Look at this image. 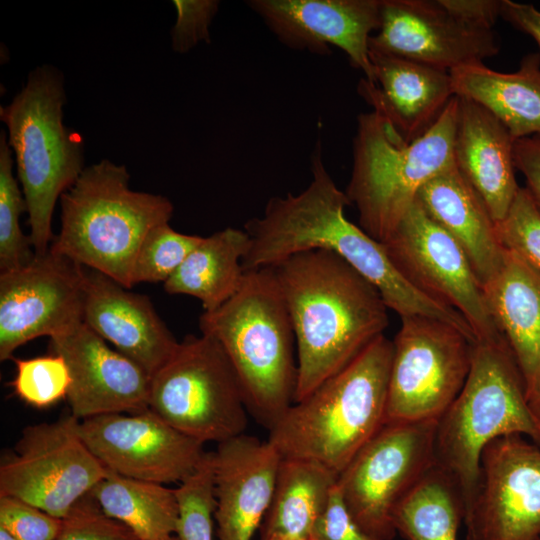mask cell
Masks as SVG:
<instances>
[{
	"mask_svg": "<svg viewBox=\"0 0 540 540\" xmlns=\"http://www.w3.org/2000/svg\"><path fill=\"white\" fill-rule=\"evenodd\" d=\"M373 82L358 93L385 116L407 142L423 136L456 96L450 72L369 49Z\"/></svg>",
	"mask_w": 540,
	"mask_h": 540,
	"instance_id": "obj_21",
	"label": "cell"
},
{
	"mask_svg": "<svg viewBox=\"0 0 540 540\" xmlns=\"http://www.w3.org/2000/svg\"><path fill=\"white\" fill-rule=\"evenodd\" d=\"M0 527L17 540H56L62 519L16 497L0 495Z\"/></svg>",
	"mask_w": 540,
	"mask_h": 540,
	"instance_id": "obj_36",
	"label": "cell"
},
{
	"mask_svg": "<svg viewBox=\"0 0 540 540\" xmlns=\"http://www.w3.org/2000/svg\"><path fill=\"white\" fill-rule=\"evenodd\" d=\"M64 103L60 72L44 65L30 72L10 104L0 107L26 201L29 238L37 255L46 253L54 238L51 223L58 198L85 169L81 140L63 123Z\"/></svg>",
	"mask_w": 540,
	"mask_h": 540,
	"instance_id": "obj_7",
	"label": "cell"
},
{
	"mask_svg": "<svg viewBox=\"0 0 540 540\" xmlns=\"http://www.w3.org/2000/svg\"><path fill=\"white\" fill-rule=\"evenodd\" d=\"M466 540H537L540 536V446L521 435L482 452L477 496L464 520Z\"/></svg>",
	"mask_w": 540,
	"mask_h": 540,
	"instance_id": "obj_14",
	"label": "cell"
},
{
	"mask_svg": "<svg viewBox=\"0 0 540 540\" xmlns=\"http://www.w3.org/2000/svg\"><path fill=\"white\" fill-rule=\"evenodd\" d=\"M50 349L64 358L71 384L67 401L78 420L149 408L150 376L84 322L50 338Z\"/></svg>",
	"mask_w": 540,
	"mask_h": 540,
	"instance_id": "obj_18",
	"label": "cell"
},
{
	"mask_svg": "<svg viewBox=\"0 0 540 540\" xmlns=\"http://www.w3.org/2000/svg\"><path fill=\"white\" fill-rule=\"evenodd\" d=\"M214 482L218 540H251L270 506L282 457L245 433L217 444Z\"/></svg>",
	"mask_w": 540,
	"mask_h": 540,
	"instance_id": "obj_19",
	"label": "cell"
},
{
	"mask_svg": "<svg viewBox=\"0 0 540 540\" xmlns=\"http://www.w3.org/2000/svg\"><path fill=\"white\" fill-rule=\"evenodd\" d=\"M493 29L467 23L438 0H382L381 23L369 49L450 72L496 55Z\"/></svg>",
	"mask_w": 540,
	"mask_h": 540,
	"instance_id": "obj_16",
	"label": "cell"
},
{
	"mask_svg": "<svg viewBox=\"0 0 540 540\" xmlns=\"http://www.w3.org/2000/svg\"><path fill=\"white\" fill-rule=\"evenodd\" d=\"M514 141L488 110L457 96L454 163L496 224L507 215L520 189L515 177Z\"/></svg>",
	"mask_w": 540,
	"mask_h": 540,
	"instance_id": "obj_22",
	"label": "cell"
},
{
	"mask_svg": "<svg viewBox=\"0 0 540 540\" xmlns=\"http://www.w3.org/2000/svg\"><path fill=\"white\" fill-rule=\"evenodd\" d=\"M459 19L481 27L493 29L501 17L502 0H438Z\"/></svg>",
	"mask_w": 540,
	"mask_h": 540,
	"instance_id": "obj_40",
	"label": "cell"
},
{
	"mask_svg": "<svg viewBox=\"0 0 540 540\" xmlns=\"http://www.w3.org/2000/svg\"><path fill=\"white\" fill-rule=\"evenodd\" d=\"M180 540H213L216 508L214 453L206 452L197 468L175 488Z\"/></svg>",
	"mask_w": 540,
	"mask_h": 540,
	"instance_id": "obj_31",
	"label": "cell"
},
{
	"mask_svg": "<svg viewBox=\"0 0 540 540\" xmlns=\"http://www.w3.org/2000/svg\"><path fill=\"white\" fill-rule=\"evenodd\" d=\"M501 18L532 37L540 51V10L532 4L502 0Z\"/></svg>",
	"mask_w": 540,
	"mask_h": 540,
	"instance_id": "obj_41",
	"label": "cell"
},
{
	"mask_svg": "<svg viewBox=\"0 0 540 540\" xmlns=\"http://www.w3.org/2000/svg\"><path fill=\"white\" fill-rule=\"evenodd\" d=\"M510 435L535 438L523 377L504 339L475 341L466 382L437 421L434 448L435 463L460 490L464 520L477 496L483 450Z\"/></svg>",
	"mask_w": 540,
	"mask_h": 540,
	"instance_id": "obj_6",
	"label": "cell"
},
{
	"mask_svg": "<svg viewBox=\"0 0 540 540\" xmlns=\"http://www.w3.org/2000/svg\"><path fill=\"white\" fill-rule=\"evenodd\" d=\"M177 21L171 31L174 51L185 53L200 41L209 42V25L219 2L214 0H175Z\"/></svg>",
	"mask_w": 540,
	"mask_h": 540,
	"instance_id": "obj_37",
	"label": "cell"
},
{
	"mask_svg": "<svg viewBox=\"0 0 540 540\" xmlns=\"http://www.w3.org/2000/svg\"><path fill=\"white\" fill-rule=\"evenodd\" d=\"M537 540H540V536H539V538Z\"/></svg>",
	"mask_w": 540,
	"mask_h": 540,
	"instance_id": "obj_46",
	"label": "cell"
},
{
	"mask_svg": "<svg viewBox=\"0 0 540 540\" xmlns=\"http://www.w3.org/2000/svg\"><path fill=\"white\" fill-rule=\"evenodd\" d=\"M308 540H383L366 532L347 509L337 487L315 522Z\"/></svg>",
	"mask_w": 540,
	"mask_h": 540,
	"instance_id": "obj_38",
	"label": "cell"
},
{
	"mask_svg": "<svg viewBox=\"0 0 540 540\" xmlns=\"http://www.w3.org/2000/svg\"><path fill=\"white\" fill-rule=\"evenodd\" d=\"M0 540H17V539L13 537L9 532H7L4 528L0 527Z\"/></svg>",
	"mask_w": 540,
	"mask_h": 540,
	"instance_id": "obj_43",
	"label": "cell"
},
{
	"mask_svg": "<svg viewBox=\"0 0 540 540\" xmlns=\"http://www.w3.org/2000/svg\"><path fill=\"white\" fill-rule=\"evenodd\" d=\"M483 291L527 394L540 377V271L506 249L502 266Z\"/></svg>",
	"mask_w": 540,
	"mask_h": 540,
	"instance_id": "obj_24",
	"label": "cell"
},
{
	"mask_svg": "<svg viewBox=\"0 0 540 540\" xmlns=\"http://www.w3.org/2000/svg\"><path fill=\"white\" fill-rule=\"evenodd\" d=\"M56 540H140L123 523L108 517L91 494L62 518Z\"/></svg>",
	"mask_w": 540,
	"mask_h": 540,
	"instance_id": "obj_35",
	"label": "cell"
},
{
	"mask_svg": "<svg viewBox=\"0 0 540 540\" xmlns=\"http://www.w3.org/2000/svg\"><path fill=\"white\" fill-rule=\"evenodd\" d=\"M72 416L27 426L0 464V495L64 518L104 478L107 469L83 442Z\"/></svg>",
	"mask_w": 540,
	"mask_h": 540,
	"instance_id": "obj_11",
	"label": "cell"
},
{
	"mask_svg": "<svg viewBox=\"0 0 540 540\" xmlns=\"http://www.w3.org/2000/svg\"><path fill=\"white\" fill-rule=\"evenodd\" d=\"M266 540H298V539H293V538L284 537V536H272L270 538H267Z\"/></svg>",
	"mask_w": 540,
	"mask_h": 540,
	"instance_id": "obj_44",
	"label": "cell"
},
{
	"mask_svg": "<svg viewBox=\"0 0 540 540\" xmlns=\"http://www.w3.org/2000/svg\"><path fill=\"white\" fill-rule=\"evenodd\" d=\"M496 228L505 249L540 271V212L525 187H520L507 215Z\"/></svg>",
	"mask_w": 540,
	"mask_h": 540,
	"instance_id": "obj_34",
	"label": "cell"
},
{
	"mask_svg": "<svg viewBox=\"0 0 540 540\" xmlns=\"http://www.w3.org/2000/svg\"><path fill=\"white\" fill-rule=\"evenodd\" d=\"M149 409L202 443L244 434L247 407L238 376L210 336L187 335L151 376Z\"/></svg>",
	"mask_w": 540,
	"mask_h": 540,
	"instance_id": "obj_8",
	"label": "cell"
},
{
	"mask_svg": "<svg viewBox=\"0 0 540 540\" xmlns=\"http://www.w3.org/2000/svg\"><path fill=\"white\" fill-rule=\"evenodd\" d=\"M165 540H180L179 537L177 535H173Z\"/></svg>",
	"mask_w": 540,
	"mask_h": 540,
	"instance_id": "obj_45",
	"label": "cell"
},
{
	"mask_svg": "<svg viewBox=\"0 0 540 540\" xmlns=\"http://www.w3.org/2000/svg\"><path fill=\"white\" fill-rule=\"evenodd\" d=\"M90 494L108 517L123 523L140 540H165L176 534L179 506L175 489L107 469Z\"/></svg>",
	"mask_w": 540,
	"mask_h": 540,
	"instance_id": "obj_28",
	"label": "cell"
},
{
	"mask_svg": "<svg viewBox=\"0 0 540 540\" xmlns=\"http://www.w3.org/2000/svg\"><path fill=\"white\" fill-rule=\"evenodd\" d=\"M437 421L385 422L339 474L337 487L354 520L392 540L399 501L435 463Z\"/></svg>",
	"mask_w": 540,
	"mask_h": 540,
	"instance_id": "obj_10",
	"label": "cell"
},
{
	"mask_svg": "<svg viewBox=\"0 0 540 540\" xmlns=\"http://www.w3.org/2000/svg\"><path fill=\"white\" fill-rule=\"evenodd\" d=\"M270 267L295 334V403L384 335L388 307L375 286L334 252L305 250Z\"/></svg>",
	"mask_w": 540,
	"mask_h": 540,
	"instance_id": "obj_1",
	"label": "cell"
},
{
	"mask_svg": "<svg viewBox=\"0 0 540 540\" xmlns=\"http://www.w3.org/2000/svg\"><path fill=\"white\" fill-rule=\"evenodd\" d=\"M85 267L50 248L27 265L0 274V360L41 337L83 323Z\"/></svg>",
	"mask_w": 540,
	"mask_h": 540,
	"instance_id": "obj_13",
	"label": "cell"
},
{
	"mask_svg": "<svg viewBox=\"0 0 540 540\" xmlns=\"http://www.w3.org/2000/svg\"><path fill=\"white\" fill-rule=\"evenodd\" d=\"M83 322L151 376L179 342L150 299L109 276L85 268Z\"/></svg>",
	"mask_w": 540,
	"mask_h": 540,
	"instance_id": "obj_20",
	"label": "cell"
},
{
	"mask_svg": "<svg viewBox=\"0 0 540 540\" xmlns=\"http://www.w3.org/2000/svg\"><path fill=\"white\" fill-rule=\"evenodd\" d=\"M515 167L523 175L526 190L540 212V134L514 141Z\"/></svg>",
	"mask_w": 540,
	"mask_h": 540,
	"instance_id": "obj_39",
	"label": "cell"
},
{
	"mask_svg": "<svg viewBox=\"0 0 540 540\" xmlns=\"http://www.w3.org/2000/svg\"><path fill=\"white\" fill-rule=\"evenodd\" d=\"M529 414L535 430L534 443L540 446V377L526 394Z\"/></svg>",
	"mask_w": 540,
	"mask_h": 540,
	"instance_id": "obj_42",
	"label": "cell"
},
{
	"mask_svg": "<svg viewBox=\"0 0 540 540\" xmlns=\"http://www.w3.org/2000/svg\"><path fill=\"white\" fill-rule=\"evenodd\" d=\"M382 0H250L246 4L285 46L317 55L337 47L373 82L369 41Z\"/></svg>",
	"mask_w": 540,
	"mask_h": 540,
	"instance_id": "obj_17",
	"label": "cell"
},
{
	"mask_svg": "<svg viewBox=\"0 0 540 540\" xmlns=\"http://www.w3.org/2000/svg\"><path fill=\"white\" fill-rule=\"evenodd\" d=\"M250 245L244 229L227 227L202 237L179 268L163 283L168 294L189 295L200 300L204 312H212L240 289L245 270L243 258Z\"/></svg>",
	"mask_w": 540,
	"mask_h": 540,
	"instance_id": "obj_26",
	"label": "cell"
},
{
	"mask_svg": "<svg viewBox=\"0 0 540 540\" xmlns=\"http://www.w3.org/2000/svg\"><path fill=\"white\" fill-rule=\"evenodd\" d=\"M124 165L104 159L83 170L60 197L61 227L50 249L131 289L137 250L155 226L168 223L173 204L133 191Z\"/></svg>",
	"mask_w": 540,
	"mask_h": 540,
	"instance_id": "obj_4",
	"label": "cell"
},
{
	"mask_svg": "<svg viewBox=\"0 0 540 540\" xmlns=\"http://www.w3.org/2000/svg\"><path fill=\"white\" fill-rule=\"evenodd\" d=\"M382 244L408 281L465 319L475 341L504 339L466 254L417 200Z\"/></svg>",
	"mask_w": 540,
	"mask_h": 540,
	"instance_id": "obj_12",
	"label": "cell"
},
{
	"mask_svg": "<svg viewBox=\"0 0 540 540\" xmlns=\"http://www.w3.org/2000/svg\"><path fill=\"white\" fill-rule=\"evenodd\" d=\"M13 359L16 373L10 384L26 404L44 409L67 397L71 376L62 356L51 352L28 359Z\"/></svg>",
	"mask_w": 540,
	"mask_h": 540,
	"instance_id": "obj_33",
	"label": "cell"
},
{
	"mask_svg": "<svg viewBox=\"0 0 540 540\" xmlns=\"http://www.w3.org/2000/svg\"><path fill=\"white\" fill-rule=\"evenodd\" d=\"M392 520L405 540H457L464 520L460 490L434 463L396 505Z\"/></svg>",
	"mask_w": 540,
	"mask_h": 540,
	"instance_id": "obj_29",
	"label": "cell"
},
{
	"mask_svg": "<svg viewBox=\"0 0 540 540\" xmlns=\"http://www.w3.org/2000/svg\"><path fill=\"white\" fill-rule=\"evenodd\" d=\"M199 328L221 346L248 412L269 431L293 405L298 375L295 334L272 268L245 271L238 292L203 312Z\"/></svg>",
	"mask_w": 540,
	"mask_h": 540,
	"instance_id": "obj_2",
	"label": "cell"
},
{
	"mask_svg": "<svg viewBox=\"0 0 540 540\" xmlns=\"http://www.w3.org/2000/svg\"><path fill=\"white\" fill-rule=\"evenodd\" d=\"M456 96L493 114L515 139L540 134V55H526L512 73L492 70L483 62L450 71Z\"/></svg>",
	"mask_w": 540,
	"mask_h": 540,
	"instance_id": "obj_25",
	"label": "cell"
},
{
	"mask_svg": "<svg viewBox=\"0 0 540 540\" xmlns=\"http://www.w3.org/2000/svg\"><path fill=\"white\" fill-rule=\"evenodd\" d=\"M26 201L13 175L12 150L6 134L0 135V271L27 265L35 253L29 236L20 227Z\"/></svg>",
	"mask_w": 540,
	"mask_h": 540,
	"instance_id": "obj_30",
	"label": "cell"
},
{
	"mask_svg": "<svg viewBox=\"0 0 540 540\" xmlns=\"http://www.w3.org/2000/svg\"><path fill=\"white\" fill-rule=\"evenodd\" d=\"M416 200L459 244L482 286L490 281L502 266L506 249L495 221L456 165L428 181Z\"/></svg>",
	"mask_w": 540,
	"mask_h": 540,
	"instance_id": "obj_23",
	"label": "cell"
},
{
	"mask_svg": "<svg viewBox=\"0 0 540 540\" xmlns=\"http://www.w3.org/2000/svg\"><path fill=\"white\" fill-rule=\"evenodd\" d=\"M337 479L335 473L315 461L282 458L271 503L260 526L261 540L272 536L308 540Z\"/></svg>",
	"mask_w": 540,
	"mask_h": 540,
	"instance_id": "obj_27",
	"label": "cell"
},
{
	"mask_svg": "<svg viewBox=\"0 0 540 540\" xmlns=\"http://www.w3.org/2000/svg\"><path fill=\"white\" fill-rule=\"evenodd\" d=\"M392 340L378 337L269 430L282 458L312 460L337 476L386 422Z\"/></svg>",
	"mask_w": 540,
	"mask_h": 540,
	"instance_id": "obj_3",
	"label": "cell"
},
{
	"mask_svg": "<svg viewBox=\"0 0 540 540\" xmlns=\"http://www.w3.org/2000/svg\"><path fill=\"white\" fill-rule=\"evenodd\" d=\"M202 236L175 231L168 223L153 227L142 240L134 258L132 286L165 282L179 268Z\"/></svg>",
	"mask_w": 540,
	"mask_h": 540,
	"instance_id": "obj_32",
	"label": "cell"
},
{
	"mask_svg": "<svg viewBox=\"0 0 540 540\" xmlns=\"http://www.w3.org/2000/svg\"><path fill=\"white\" fill-rule=\"evenodd\" d=\"M473 343L445 321L402 317L392 340L386 422L438 421L466 382Z\"/></svg>",
	"mask_w": 540,
	"mask_h": 540,
	"instance_id": "obj_9",
	"label": "cell"
},
{
	"mask_svg": "<svg viewBox=\"0 0 540 540\" xmlns=\"http://www.w3.org/2000/svg\"><path fill=\"white\" fill-rule=\"evenodd\" d=\"M457 96L420 138L407 142L392 123L373 110L357 117L353 166L345 193L360 227L385 242L415 203L421 188L453 166Z\"/></svg>",
	"mask_w": 540,
	"mask_h": 540,
	"instance_id": "obj_5",
	"label": "cell"
},
{
	"mask_svg": "<svg viewBox=\"0 0 540 540\" xmlns=\"http://www.w3.org/2000/svg\"><path fill=\"white\" fill-rule=\"evenodd\" d=\"M78 430L106 469L159 484L182 482L206 453L204 443L175 429L149 408L79 420Z\"/></svg>",
	"mask_w": 540,
	"mask_h": 540,
	"instance_id": "obj_15",
	"label": "cell"
}]
</instances>
